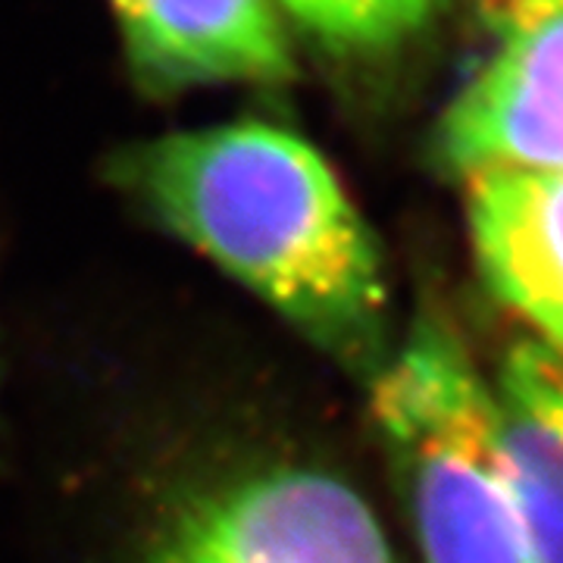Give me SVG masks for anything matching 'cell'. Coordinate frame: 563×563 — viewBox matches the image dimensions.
I'll return each mask as SVG.
<instances>
[{"mask_svg": "<svg viewBox=\"0 0 563 563\" xmlns=\"http://www.w3.org/2000/svg\"><path fill=\"white\" fill-rule=\"evenodd\" d=\"M110 179L347 373L391 354L379 244L335 169L273 122H222L125 147Z\"/></svg>", "mask_w": 563, "mask_h": 563, "instance_id": "cell-1", "label": "cell"}, {"mask_svg": "<svg viewBox=\"0 0 563 563\" xmlns=\"http://www.w3.org/2000/svg\"><path fill=\"white\" fill-rule=\"evenodd\" d=\"M369 385L422 561L532 563L495 395L457 332L426 313Z\"/></svg>", "mask_w": 563, "mask_h": 563, "instance_id": "cell-2", "label": "cell"}, {"mask_svg": "<svg viewBox=\"0 0 563 563\" xmlns=\"http://www.w3.org/2000/svg\"><path fill=\"white\" fill-rule=\"evenodd\" d=\"M147 563H398L379 517L339 476L273 463L203 488Z\"/></svg>", "mask_w": 563, "mask_h": 563, "instance_id": "cell-3", "label": "cell"}, {"mask_svg": "<svg viewBox=\"0 0 563 563\" xmlns=\"http://www.w3.org/2000/svg\"><path fill=\"white\" fill-rule=\"evenodd\" d=\"M492 47L435 125V161L457 179L563 173V7L488 22Z\"/></svg>", "mask_w": 563, "mask_h": 563, "instance_id": "cell-4", "label": "cell"}, {"mask_svg": "<svg viewBox=\"0 0 563 563\" xmlns=\"http://www.w3.org/2000/svg\"><path fill=\"white\" fill-rule=\"evenodd\" d=\"M132 73L151 91L279 85L295 76L273 0H110Z\"/></svg>", "mask_w": 563, "mask_h": 563, "instance_id": "cell-5", "label": "cell"}, {"mask_svg": "<svg viewBox=\"0 0 563 563\" xmlns=\"http://www.w3.org/2000/svg\"><path fill=\"white\" fill-rule=\"evenodd\" d=\"M463 188L485 285L563 354V173H483Z\"/></svg>", "mask_w": 563, "mask_h": 563, "instance_id": "cell-6", "label": "cell"}, {"mask_svg": "<svg viewBox=\"0 0 563 563\" xmlns=\"http://www.w3.org/2000/svg\"><path fill=\"white\" fill-rule=\"evenodd\" d=\"M532 563H563V354L526 339L492 385Z\"/></svg>", "mask_w": 563, "mask_h": 563, "instance_id": "cell-7", "label": "cell"}, {"mask_svg": "<svg viewBox=\"0 0 563 563\" xmlns=\"http://www.w3.org/2000/svg\"><path fill=\"white\" fill-rule=\"evenodd\" d=\"M444 0H276L307 35L342 54H379L413 38Z\"/></svg>", "mask_w": 563, "mask_h": 563, "instance_id": "cell-8", "label": "cell"}, {"mask_svg": "<svg viewBox=\"0 0 563 563\" xmlns=\"http://www.w3.org/2000/svg\"><path fill=\"white\" fill-rule=\"evenodd\" d=\"M548 7H563V0H483L485 22L529 13V10H548Z\"/></svg>", "mask_w": 563, "mask_h": 563, "instance_id": "cell-9", "label": "cell"}]
</instances>
